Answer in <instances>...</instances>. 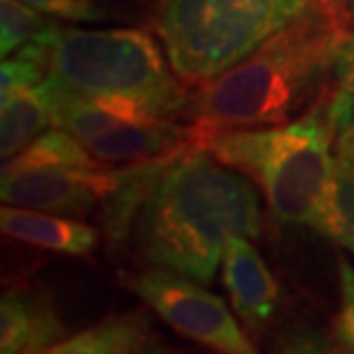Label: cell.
I'll return each mask as SVG.
<instances>
[{
	"mask_svg": "<svg viewBox=\"0 0 354 354\" xmlns=\"http://www.w3.org/2000/svg\"><path fill=\"white\" fill-rule=\"evenodd\" d=\"M67 327L46 292L28 288H7L0 297V352H51Z\"/></svg>",
	"mask_w": 354,
	"mask_h": 354,
	"instance_id": "10",
	"label": "cell"
},
{
	"mask_svg": "<svg viewBox=\"0 0 354 354\" xmlns=\"http://www.w3.org/2000/svg\"><path fill=\"white\" fill-rule=\"evenodd\" d=\"M0 228L7 237L19 242L76 258L90 256L102 239V230L83 223L81 218L26 209L17 205H5L0 209Z\"/></svg>",
	"mask_w": 354,
	"mask_h": 354,
	"instance_id": "11",
	"label": "cell"
},
{
	"mask_svg": "<svg viewBox=\"0 0 354 354\" xmlns=\"http://www.w3.org/2000/svg\"><path fill=\"white\" fill-rule=\"evenodd\" d=\"M232 237H260L256 182L201 147L173 157L136 216L140 260L212 283Z\"/></svg>",
	"mask_w": 354,
	"mask_h": 354,
	"instance_id": "2",
	"label": "cell"
},
{
	"mask_svg": "<svg viewBox=\"0 0 354 354\" xmlns=\"http://www.w3.org/2000/svg\"><path fill=\"white\" fill-rule=\"evenodd\" d=\"M313 0H152L150 24L173 72L198 88L290 24Z\"/></svg>",
	"mask_w": 354,
	"mask_h": 354,
	"instance_id": "5",
	"label": "cell"
},
{
	"mask_svg": "<svg viewBox=\"0 0 354 354\" xmlns=\"http://www.w3.org/2000/svg\"><path fill=\"white\" fill-rule=\"evenodd\" d=\"M0 21H3V32H0L3 58L21 51L55 24L53 17L35 10L24 0H0Z\"/></svg>",
	"mask_w": 354,
	"mask_h": 354,
	"instance_id": "16",
	"label": "cell"
},
{
	"mask_svg": "<svg viewBox=\"0 0 354 354\" xmlns=\"http://www.w3.org/2000/svg\"><path fill=\"white\" fill-rule=\"evenodd\" d=\"M201 150L251 177L279 221L336 239V150L320 99L286 124L216 133Z\"/></svg>",
	"mask_w": 354,
	"mask_h": 354,
	"instance_id": "4",
	"label": "cell"
},
{
	"mask_svg": "<svg viewBox=\"0 0 354 354\" xmlns=\"http://www.w3.org/2000/svg\"><path fill=\"white\" fill-rule=\"evenodd\" d=\"M223 286L232 310L253 334L274 320L279 308V283L249 237H232L221 258Z\"/></svg>",
	"mask_w": 354,
	"mask_h": 354,
	"instance_id": "9",
	"label": "cell"
},
{
	"mask_svg": "<svg viewBox=\"0 0 354 354\" xmlns=\"http://www.w3.org/2000/svg\"><path fill=\"white\" fill-rule=\"evenodd\" d=\"M3 122H0V157L10 159L30 145L35 138L53 127L51 111L41 97L39 86L12 92L3 99Z\"/></svg>",
	"mask_w": 354,
	"mask_h": 354,
	"instance_id": "14",
	"label": "cell"
},
{
	"mask_svg": "<svg viewBox=\"0 0 354 354\" xmlns=\"http://www.w3.org/2000/svg\"><path fill=\"white\" fill-rule=\"evenodd\" d=\"M39 92L53 127L69 131L106 166L143 164L177 157L194 147L189 124L166 118H138L97 104L44 79Z\"/></svg>",
	"mask_w": 354,
	"mask_h": 354,
	"instance_id": "6",
	"label": "cell"
},
{
	"mask_svg": "<svg viewBox=\"0 0 354 354\" xmlns=\"http://www.w3.org/2000/svg\"><path fill=\"white\" fill-rule=\"evenodd\" d=\"M127 166L72 168L39 166L3 173L0 198L5 205L83 218L102 209L113 191L122 184Z\"/></svg>",
	"mask_w": 354,
	"mask_h": 354,
	"instance_id": "8",
	"label": "cell"
},
{
	"mask_svg": "<svg viewBox=\"0 0 354 354\" xmlns=\"http://www.w3.org/2000/svg\"><path fill=\"white\" fill-rule=\"evenodd\" d=\"M14 55L37 62L44 79L138 118L180 120L191 92L166 51L138 28L55 24Z\"/></svg>",
	"mask_w": 354,
	"mask_h": 354,
	"instance_id": "3",
	"label": "cell"
},
{
	"mask_svg": "<svg viewBox=\"0 0 354 354\" xmlns=\"http://www.w3.org/2000/svg\"><path fill=\"white\" fill-rule=\"evenodd\" d=\"M159 336L145 310L109 315L74 336L62 338L48 354H136L161 352Z\"/></svg>",
	"mask_w": 354,
	"mask_h": 354,
	"instance_id": "12",
	"label": "cell"
},
{
	"mask_svg": "<svg viewBox=\"0 0 354 354\" xmlns=\"http://www.w3.org/2000/svg\"><path fill=\"white\" fill-rule=\"evenodd\" d=\"M336 242L354 253V154H336Z\"/></svg>",
	"mask_w": 354,
	"mask_h": 354,
	"instance_id": "17",
	"label": "cell"
},
{
	"mask_svg": "<svg viewBox=\"0 0 354 354\" xmlns=\"http://www.w3.org/2000/svg\"><path fill=\"white\" fill-rule=\"evenodd\" d=\"M338 286L341 308L331 322V336L343 352H354V265L348 258H338Z\"/></svg>",
	"mask_w": 354,
	"mask_h": 354,
	"instance_id": "18",
	"label": "cell"
},
{
	"mask_svg": "<svg viewBox=\"0 0 354 354\" xmlns=\"http://www.w3.org/2000/svg\"><path fill=\"white\" fill-rule=\"evenodd\" d=\"M320 102L336 154H354V32H348L338 46Z\"/></svg>",
	"mask_w": 354,
	"mask_h": 354,
	"instance_id": "13",
	"label": "cell"
},
{
	"mask_svg": "<svg viewBox=\"0 0 354 354\" xmlns=\"http://www.w3.org/2000/svg\"><path fill=\"white\" fill-rule=\"evenodd\" d=\"M203 286L166 267H150L129 281L131 292L180 336L223 354L256 352L225 301Z\"/></svg>",
	"mask_w": 354,
	"mask_h": 354,
	"instance_id": "7",
	"label": "cell"
},
{
	"mask_svg": "<svg viewBox=\"0 0 354 354\" xmlns=\"http://www.w3.org/2000/svg\"><path fill=\"white\" fill-rule=\"evenodd\" d=\"M41 81H44V69L37 62L24 55H10L0 67V99L10 97L12 92L39 86Z\"/></svg>",
	"mask_w": 354,
	"mask_h": 354,
	"instance_id": "20",
	"label": "cell"
},
{
	"mask_svg": "<svg viewBox=\"0 0 354 354\" xmlns=\"http://www.w3.org/2000/svg\"><path fill=\"white\" fill-rule=\"evenodd\" d=\"M350 24L338 0H313L251 55L191 92L180 122L194 147L225 131L286 124L327 88Z\"/></svg>",
	"mask_w": 354,
	"mask_h": 354,
	"instance_id": "1",
	"label": "cell"
},
{
	"mask_svg": "<svg viewBox=\"0 0 354 354\" xmlns=\"http://www.w3.org/2000/svg\"><path fill=\"white\" fill-rule=\"evenodd\" d=\"M338 5H341V10L345 14V19H348L350 28H354V0H338Z\"/></svg>",
	"mask_w": 354,
	"mask_h": 354,
	"instance_id": "21",
	"label": "cell"
},
{
	"mask_svg": "<svg viewBox=\"0 0 354 354\" xmlns=\"http://www.w3.org/2000/svg\"><path fill=\"white\" fill-rule=\"evenodd\" d=\"M39 166H72V168H109L99 161L79 138L65 129L55 127L53 131H44L30 145L3 161V173L24 171V168Z\"/></svg>",
	"mask_w": 354,
	"mask_h": 354,
	"instance_id": "15",
	"label": "cell"
},
{
	"mask_svg": "<svg viewBox=\"0 0 354 354\" xmlns=\"http://www.w3.org/2000/svg\"><path fill=\"white\" fill-rule=\"evenodd\" d=\"M35 10L48 14L60 21H72V24H99V21L111 19L113 14L95 0H24Z\"/></svg>",
	"mask_w": 354,
	"mask_h": 354,
	"instance_id": "19",
	"label": "cell"
}]
</instances>
